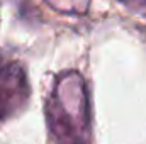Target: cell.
<instances>
[{"label": "cell", "mask_w": 146, "mask_h": 144, "mask_svg": "<svg viewBox=\"0 0 146 144\" xmlns=\"http://www.w3.org/2000/svg\"><path fill=\"white\" fill-rule=\"evenodd\" d=\"M44 112L51 144H92L88 92L78 71L56 76Z\"/></svg>", "instance_id": "cell-1"}, {"label": "cell", "mask_w": 146, "mask_h": 144, "mask_svg": "<svg viewBox=\"0 0 146 144\" xmlns=\"http://www.w3.org/2000/svg\"><path fill=\"white\" fill-rule=\"evenodd\" d=\"M31 85L19 61H0V124L27 105Z\"/></svg>", "instance_id": "cell-2"}]
</instances>
